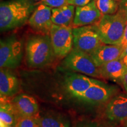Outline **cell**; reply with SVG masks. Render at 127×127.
<instances>
[{"label": "cell", "instance_id": "5", "mask_svg": "<svg viewBox=\"0 0 127 127\" xmlns=\"http://www.w3.org/2000/svg\"><path fill=\"white\" fill-rule=\"evenodd\" d=\"M23 57V44L17 36L11 35L0 42V67L15 69Z\"/></svg>", "mask_w": 127, "mask_h": 127}, {"label": "cell", "instance_id": "4", "mask_svg": "<svg viewBox=\"0 0 127 127\" xmlns=\"http://www.w3.org/2000/svg\"><path fill=\"white\" fill-rule=\"evenodd\" d=\"M64 67L74 72L81 73L90 77H101L100 69L89 54L73 48L65 57Z\"/></svg>", "mask_w": 127, "mask_h": 127}, {"label": "cell", "instance_id": "16", "mask_svg": "<svg viewBox=\"0 0 127 127\" xmlns=\"http://www.w3.org/2000/svg\"><path fill=\"white\" fill-rule=\"evenodd\" d=\"M19 81L17 77L8 68H2L0 70V94L1 97L12 96L18 93Z\"/></svg>", "mask_w": 127, "mask_h": 127}, {"label": "cell", "instance_id": "30", "mask_svg": "<svg viewBox=\"0 0 127 127\" xmlns=\"http://www.w3.org/2000/svg\"><path fill=\"white\" fill-rule=\"evenodd\" d=\"M34 1H42V0H34Z\"/></svg>", "mask_w": 127, "mask_h": 127}, {"label": "cell", "instance_id": "13", "mask_svg": "<svg viewBox=\"0 0 127 127\" xmlns=\"http://www.w3.org/2000/svg\"><path fill=\"white\" fill-rule=\"evenodd\" d=\"M123 51L124 48L118 45L103 44L90 55L96 65L100 67L105 64L119 59Z\"/></svg>", "mask_w": 127, "mask_h": 127}, {"label": "cell", "instance_id": "10", "mask_svg": "<svg viewBox=\"0 0 127 127\" xmlns=\"http://www.w3.org/2000/svg\"><path fill=\"white\" fill-rule=\"evenodd\" d=\"M101 82L98 79L74 72H68L65 75L64 84L66 91L73 97L77 98L91 86Z\"/></svg>", "mask_w": 127, "mask_h": 127}, {"label": "cell", "instance_id": "15", "mask_svg": "<svg viewBox=\"0 0 127 127\" xmlns=\"http://www.w3.org/2000/svg\"><path fill=\"white\" fill-rule=\"evenodd\" d=\"M99 69L101 77L122 84L127 71V66L119 58L105 64Z\"/></svg>", "mask_w": 127, "mask_h": 127}, {"label": "cell", "instance_id": "25", "mask_svg": "<svg viewBox=\"0 0 127 127\" xmlns=\"http://www.w3.org/2000/svg\"><path fill=\"white\" fill-rule=\"evenodd\" d=\"M92 0H68V4L77 7H82L90 3Z\"/></svg>", "mask_w": 127, "mask_h": 127}, {"label": "cell", "instance_id": "31", "mask_svg": "<svg viewBox=\"0 0 127 127\" xmlns=\"http://www.w3.org/2000/svg\"><path fill=\"white\" fill-rule=\"evenodd\" d=\"M116 1H119V2H120V0H116Z\"/></svg>", "mask_w": 127, "mask_h": 127}, {"label": "cell", "instance_id": "2", "mask_svg": "<svg viewBox=\"0 0 127 127\" xmlns=\"http://www.w3.org/2000/svg\"><path fill=\"white\" fill-rule=\"evenodd\" d=\"M55 56L50 35H32L28 38L25 47V57L30 68L45 67Z\"/></svg>", "mask_w": 127, "mask_h": 127}, {"label": "cell", "instance_id": "18", "mask_svg": "<svg viewBox=\"0 0 127 127\" xmlns=\"http://www.w3.org/2000/svg\"><path fill=\"white\" fill-rule=\"evenodd\" d=\"M40 127H71L69 120L60 115H44L35 117Z\"/></svg>", "mask_w": 127, "mask_h": 127}, {"label": "cell", "instance_id": "22", "mask_svg": "<svg viewBox=\"0 0 127 127\" xmlns=\"http://www.w3.org/2000/svg\"><path fill=\"white\" fill-rule=\"evenodd\" d=\"M38 4H44L51 8H55L68 4V0H42L39 1Z\"/></svg>", "mask_w": 127, "mask_h": 127}, {"label": "cell", "instance_id": "11", "mask_svg": "<svg viewBox=\"0 0 127 127\" xmlns=\"http://www.w3.org/2000/svg\"><path fill=\"white\" fill-rule=\"evenodd\" d=\"M52 9L44 4H39L30 16L28 24L35 31L49 35L53 24L51 20Z\"/></svg>", "mask_w": 127, "mask_h": 127}, {"label": "cell", "instance_id": "6", "mask_svg": "<svg viewBox=\"0 0 127 127\" xmlns=\"http://www.w3.org/2000/svg\"><path fill=\"white\" fill-rule=\"evenodd\" d=\"M73 28L71 26L52 24L50 36L55 56L65 57L74 45Z\"/></svg>", "mask_w": 127, "mask_h": 127}, {"label": "cell", "instance_id": "28", "mask_svg": "<svg viewBox=\"0 0 127 127\" xmlns=\"http://www.w3.org/2000/svg\"><path fill=\"white\" fill-rule=\"evenodd\" d=\"M122 84H123L124 88L125 93H126L127 94V71L126 74H125L124 77L123 82H122Z\"/></svg>", "mask_w": 127, "mask_h": 127}, {"label": "cell", "instance_id": "26", "mask_svg": "<svg viewBox=\"0 0 127 127\" xmlns=\"http://www.w3.org/2000/svg\"><path fill=\"white\" fill-rule=\"evenodd\" d=\"M118 45H120L123 48H124L127 46V21L126 23V25H125V27L124 29V34L122 37L121 40L120 42L119 43Z\"/></svg>", "mask_w": 127, "mask_h": 127}, {"label": "cell", "instance_id": "17", "mask_svg": "<svg viewBox=\"0 0 127 127\" xmlns=\"http://www.w3.org/2000/svg\"><path fill=\"white\" fill-rule=\"evenodd\" d=\"M75 6L67 4L52 9L51 20L54 24L71 26L73 24Z\"/></svg>", "mask_w": 127, "mask_h": 127}, {"label": "cell", "instance_id": "8", "mask_svg": "<svg viewBox=\"0 0 127 127\" xmlns=\"http://www.w3.org/2000/svg\"><path fill=\"white\" fill-rule=\"evenodd\" d=\"M117 93L118 88L117 87L101 81L91 86L76 98L88 104H100L109 101Z\"/></svg>", "mask_w": 127, "mask_h": 127}, {"label": "cell", "instance_id": "24", "mask_svg": "<svg viewBox=\"0 0 127 127\" xmlns=\"http://www.w3.org/2000/svg\"><path fill=\"white\" fill-rule=\"evenodd\" d=\"M118 11L127 19V0H120Z\"/></svg>", "mask_w": 127, "mask_h": 127}, {"label": "cell", "instance_id": "9", "mask_svg": "<svg viewBox=\"0 0 127 127\" xmlns=\"http://www.w3.org/2000/svg\"><path fill=\"white\" fill-rule=\"evenodd\" d=\"M105 116L110 123H124L127 120V94H116L108 102Z\"/></svg>", "mask_w": 127, "mask_h": 127}, {"label": "cell", "instance_id": "12", "mask_svg": "<svg viewBox=\"0 0 127 127\" xmlns=\"http://www.w3.org/2000/svg\"><path fill=\"white\" fill-rule=\"evenodd\" d=\"M102 14L98 9L95 0L82 7L75 8L73 28L95 24L101 18Z\"/></svg>", "mask_w": 127, "mask_h": 127}, {"label": "cell", "instance_id": "23", "mask_svg": "<svg viewBox=\"0 0 127 127\" xmlns=\"http://www.w3.org/2000/svg\"><path fill=\"white\" fill-rule=\"evenodd\" d=\"M73 127H100L96 123L91 121H78Z\"/></svg>", "mask_w": 127, "mask_h": 127}, {"label": "cell", "instance_id": "20", "mask_svg": "<svg viewBox=\"0 0 127 127\" xmlns=\"http://www.w3.org/2000/svg\"><path fill=\"white\" fill-rule=\"evenodd\" d=\"M98 8L102 15L116 14L119 9L120 2L116 0H95Z\"/></svg>", "mask_w": 127, "mask_h": 127}, {"label": "cell", "instance_id": "21", "mask_svg": "<svg viewBox=\"0 0 127 127\" xmlns=\"http://www.w3.org/2000/svg\"><path fill=\"white\" fill-rule=\"evenodd\" d=\"M15 127H40L35 117H20Z\"/></svg>", "mask_w": 127, "mask_h": 127}, {"label": "cell", "instance_id": "3", "mask_svg": "<svg viewBox=\"0 0 127 127\" xmlns=\"http://www.w3.org/2000/svg\"><path fill=\"white\" fill-rule=\"evenodd\" d=\"M127 19L120 12L102 15L95 24L101 41L104 44L118 45L123 37Z\"/></svg>", "mask_w": 127, "mask_h": 127}, {"label": "cell", "instance_id": "19", "mask_svg": "<svg viewBox=\"0 0 127 127\" xmlns=\"http://www.w3.org/2000/svg\"><path fill=\"white\" fill-rule=\"evenodd\" d=\"M14 105L7 102H1L0 107V118L3 124L7 127H15L18 119Z\"/></svg>", "mask_w": 127, "mask_h": 127}, {"label": "cell", "instance_id": "1", "mask_svg": "<svg viewBox=\"0 0 127 127\" xmlns=\"http://www.w3.org/2000/svg\"><path fill=\"white\" fill-rule=\"evenodd\" d=\"M36 6L28 0L2 1L0 5L1 32L19 28L28 21Z\"/></svg>", "mask_w": 127, "mask_h": 127}, {"label": "cell", "instance_id": "14", "mask_svg": "<svg viewBox=\"0 0 127 127\" xmlns=\"http://www.w3.org/2000/svg\"><path fill=\"white\" fill-rule=\"evenodd\" d=\"M12 103L20 117H34L39 109L36 100L26 94L17 95Z\"/></svg>", "mask_w": 127, "mask_h": 127}, {"label": "cell", "instance_id": "29", "mask_svg": "<svg viewBox=\"0 0 127 127\" xmlns=\"http://www.w3.org/2000/svg\"><path fill=\"white\" fill-rule=\"evenodd\" d=\"M123 125H124V127H127V120L124 122Z\"/></svg>", "mask_w": 127, "mask_h": 127}, {"label": "cell", "instance_id": "7", "mask_svg": "<svg viewBox=\"0 0 127 127\" xmlns=\"http://www.w3.org/2000/svg\"><path fill=\"white\" fill-rule=\"evenodd\" d=\"M74 48L90 54L103 44L95 25L74 27L72 30Z\"/></svg>", "mask_w": 127, "mask_h": 127}, {"label": "cell", "instance_id": "27", "mask_svg": "<svg viewBox=\"0 0 127 127\" xmlns=\"http://www.w3.org/2000/svg\"><path fill=\"white\" fill-rule=\"evenodd\" d=\"M120 59L127 66V46L124 50Z\"/></svg>", "mask_w": 127, "mask_h": 127}]
</instances>
